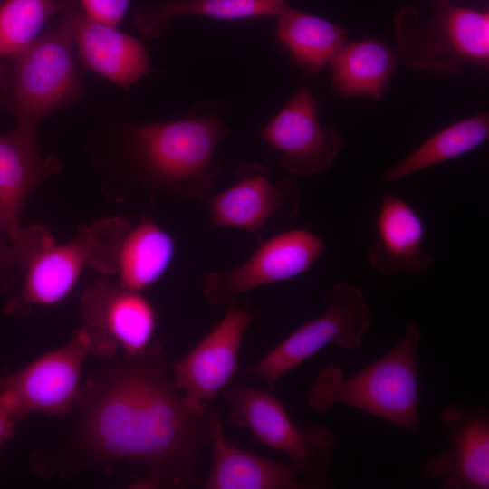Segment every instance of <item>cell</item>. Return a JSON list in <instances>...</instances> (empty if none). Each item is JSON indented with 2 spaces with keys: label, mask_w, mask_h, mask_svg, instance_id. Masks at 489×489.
Returning a JSON list of instances; mask_svg holds the SVG:
<instances>
[{
  "label": "cell",
  "mask_w": 489,
  "mask_h": 489,
  "mask_svg": "<svg viewBox=\"0 0 489 489\" xmlns=\"http://www.w3.org/2000/svg\"><path fill=\"white\" fill-rule=\"evenodd\" d=\"M76 423L55 449L35 451L34 473L67 478L84 471H110L119 463L145 466L132 487L189 488L221 425L214 407L193 408L174 384L158 341L139 354L102 360L81 385Z\"/></svg>",
  "instance_id": "6da1fadb"
},
{
  "label": "cell",
  "mask_w": 489,
  "mask_h": 489,
  "mask_svg": "<svg viewBox=\"0 0 489 489\" xmlns=\"http://www.w3.org/2000/svg\"><path fill=\"white\" fill-rule=\"evenodd\" d=\"M230 107L205 101L183 119L132 126L127 154L136 181L175 197L206 201L221 173L214 154L229 134L225 116Z\"/></svg>",
  "instance_id": "7a4b0ae2"
},
{
  "label": "cell",
  "mask_w": 489,
  "mask_h": 489,
  "mask_svg": "<svg viewBox=\"0 0 489 489\" xmlns=\"http://www.w3.org/2000/svg\"><path fill=\"white\" fill-rule=\"evenodd\" d=\"M421 330L408 322L398 342L386 354L356 373L345 376L335 365L317 377L307 395L308 404L327 413L340 403L417 435L421 429L418 386V347Z\"/></svg>",
  "instance_id": "3957f363"
},
{
  "label": "cell",
  "mask_w": 489,
  "mask_h": 489,
  "mask_svg": "<svg viewBox=\"0 0 489 489\" xmlns=\"http://www.w3.org/2000/svg\"><path fill=\"white\" fill-rule=\"evenodd\" d=\"M73 43L65 21L23 50L0 59V110L16 125L35 129L46 116L82 93Z\"/></svg>",
  "instance_id": "277c9868"
},
{
  "label": "cell",
  "mask_w": 489,
  "mask_h": 489,
  "mask_svg": "<svg viewBox=\"0 0 489 489\" xmlns=\"http://www.w3.org/2000/svg\"><path fill=\"white\" fill-rule=\"evenodd\" d=\"M398 59L407 66L440 76L461 72L467 64L489 62V12L434 0L430 18L400 7L392 19Z\"/></svg>",
  "instance_id": "5b68a950"
},
{
  "label": "cell",
  "mask_w": 489,
  "mask_h": 489,
  "mask_svg": "<svg viewBox=\"0 0 489 489\" xmlns=\"http://www.w3.org/2000/svg\"><path fill=\"white\" fill-rule=\"evenodd\" d=\"M131 227L123 217L99 218L80 227L71 241L40 248L24 267L23 285L6 301L4 314L22 318L35 306L60 302L87 268L115 275L120 245Z\"/></svg>",
  "instance_id": "8992f818"
},
{
  "label": "cell",
  "mask_w": 489,
  "mask_h": 489,
  "mask_svg": "<svg viewBox=\"0 0 489 489\" xmlns=\"http://www.w3.org/2000/svg\"><path fill=\"white\" fill-rule=\"evenodd\" d=\"M222 396L228 405L229 423L249 429L262 444L285 454L301 469L307 488L332 484L329 468L336 436L331 429L319 425L299 429L269 389L235 384L227 386Z\"/></svg>",
  "instance_id": "52a82bcc"
},
{
  "label": "cell",
  "mask_w": 489,
  "mask_h": 489,
  "mask_svg": "<svg viewBox=\"0 0 489 489\" xmlns=\"http://www.w3.org/2000/svg\"><path fill=\"white\" fill-rule=\"evenodd\" d=\"M326 309L300 325L277 346L246 369L269 390L275 383L323 348L334 343L357 350L371 325L372 312L362 290L350 283H336L325 295Z\"/></svg>",
  "instance_id": "ba28073f"
},
{
  "label": "cell",
  "mask_w": 489,
  "mask_h": 489,
  "mask_svg": "<svg viewBox=\"0 0 489 489\" xmlns=\"http://www.w3.org/2000/svg\"><path fill=\"white\" fill-rule=\"evenodd\" d=\"M79 306L91 355L101 360L119 352L142 353L152 342L157 312L141 292L101 279L85 290Z\"/></svg>",
  "instance_id": "9c48e42d"
},
{
  "label": "cell",
  "mask_w": 489,
  "mask_h": 489,
  "mask_svg": "<svg viewBox=\"0 0 489 489\" xmlns=\"http://www.w3.org/2000/svg\"><path fill=\"white\" fill-rule=\"evenodd\" d=\"M91 355L81 327L62 347L46 352L20 370L0 377V391L14 404L19 420L31 414L64 417L74 409L83 365Z\"/></svg>",
  "instance_id": "30bf717a"
},
{
  "label": "cell",
  "mask_w": 489,
  "mask_h": 489,
  "mask_svg": "<svg viewBox=\"0 0 489 489\" xmlns=\"http://www.w3.org/2000/svg\"><path fill=\"white\" fill-rule=\"evenodd\" d=\"M325 248L321 238L306 229L279 233L259 243L254 253L235 268L204 275L201 292L211 305L226 307L245 292L306 273Z\"/></svg>",
  "instance_id": "8fae6325"
},
{
  "label": "cell",
  "mask_w": 489,
  "mask_h": 489,
  "mask_svg": "<svg viewBox=\"0 0 489 489\" xmlns=\"http://www.w3.org/2000/svg\"><path fill=\"white\" fill-rule=\"evenodd\" d=\"M258 316L252 303L226 306L220 321L186 356L170 363L175 386L193 408H208L229 386L240 369L245 333Z\"/></svg>",
  "instance_id": "7c38bea8"
},
{
  "label": "cell",
  "mask_w": 489,
  "mask_h": 489,
  "mask_svg": "<svg viewBox=\"0 0 489 489\" xmlns=\"http://www.w3.org/2000/svg\"><path fill=\"white\" fill-rule=\"evenodd\" d=\"M256 135L282 153V168L293 176L328 169L344 146L336 129L320 123L317 103L303 85Z\"/></svg>",
  "instance_id": "4fadbf2b"
},
{
  "label": "cell",
  "mask_w": 489,
  "mask_h": 489,
  "mask_svg": "<svg viewBox=\"0 0 489 489\" xmlns=\"http://www.w3.org/2000/svg\"><path fill=\"white\" fill-rule=\"evenodd\" d=\"M302 197L301 190L292 179L273 183L264 166L241 164L234 183L206 200L211 216L210 227L245 231L253 234L259 244L266 222L274 215L294 216Z\"/></svg>",
  "instance_id": "5bb4252c"
},
{
  "label": "cell",
  "mask_w": 489,
  "mask_h": 489,
  "mask_svg": "<svg viewBox=\"0 0 489 489\" xmlns=\"http://www.w3.org/2000/svg\"><path fill=\"white\" fill-rule=\"evenodd\" d=\"M440 418L447 429L449 451L431 457L425 467L444 489H488L489 414L460 403L446 407Z\"/></svg>",
  "instance_id": "9a60e30c"
},
{
  "label": "cell",
  "mask_w": 489,
  "mask_h": 489,
  "mask_svg": "<svg viewBox=\"0 0 489 489\" xmlns=\"http://www.w3.org/2000/svg\"><path fill=\"white\" fill-rule=\"evenodd\" d=\"M61 169L54 156H42L34 129L16 125L9 133L0 132V216L9 244L26 233L21 216L33 192Z\"/></svg>",
  "instance_id": "2e32d148"
},
{
  "label": "cell",
  "mask_w": 489,
  "mask_h": 489,
  "mask_svg": "<svg viewBox=\"0 0 489 489\" xmlns=\"http://www.w3.org/2000/svg\"><path fill=\"white\" fill-rule=\"evenodd\" d=\"M62 18L82 63L125 91L150 72L143 43L117 27L93 22L66 0Z\"/></svg>",
  "instance_id": "e0dca14e"
},
{
  "label": "cell",
  "mask_w": 489,
  "mask_h": 489,
  "mask_svg": "<svg viewBox=\"0 0 489 489\" xmlns=\"http://www.w3.org/2000/svg\"><path fill=\"white\" fill-rule=\"evenodd\" d=\"M376 242L368 250L371 266L379 273L395 276L426 274L434 263L423 250L424 223L417 211L402 198L382 197L376 220Z\"/></svg>",
  "instance_id": "ac0fdd59"
},
{
  "label": "cell",
  "mask_w": 489,
  "mask_h": 489,
  "mask_svg": "<svg viewBox=\"0 0 489 489\" xmlns=\"http://www.w3.org/2000/svg\"><path fill=\"white\" fill-rule=\"evenodd\" d=\"M211 448L210 472L204 489H305L301 469L292 462L279 463L235 446L216 430Z\"/></svg>",
  "instance_id": "d6986e66"
},
{
  "label": "cell",
  "mask_w": 489,
  "mask_h": 489,
  "mask_svg": "<svg viewBox=\"0 0 489 489\" xmlns=\"http://www.w3.org/2000/svg\"><path fill=\"white\" fill-rule=\"evenodd\" d=\"M398 55L384 42L347 43L331 60V85L344 97L380 100L388 89Z\"/></svg>",
  "instance_id": "ffe728a7"
},
{
  "label": "cell",
  "mask_w": 489,
  "mask_h": 489,
  "mask_svg": "<svg viewBox=\"0 0 489 489\" xmlns=\"http://www.w3.org/2000/svg\"><path fill=\"white\" fill-rule=\"evenodd\" d=\"M176 253L173 236L152 218H142L124 236L117 256L118 283L142 292L160 280Z\"/></svg>",
  "instance_id": "44dd1931"
},
{
  "label": "cell",
  "mask_w": 489,
  "mask_h": 489,
  "mask_svg": "<svg viewBox=\"0 0 489 489\" xmlns=\"http://www.w3.org/2000/svg\"><path fill=\"white\" fill-rule=\"evenodd\" d=\"M289 6L287 0H160L139 6L134 14L137 28L148 37L161 36L169 20L204 16L237 20L276 17Z\"/></svg>",
  "instance_id": "7402d4cb"
},
{
  "label": "cell",
  "mask_w": 489,
  "mask_h": 489,
  "mask_svg": "<svg viewBox=\"0 0 489 489\" xmlns=\"http://www.w3.org/2000/svg\"><path fill=\"white\" fill-rule=\"evenodd\" d=\"M277 35L302 70L317 72L348 43V31L288 6L276 17Z\"/></svg>",
  "instance_id": "603a6c76"
},
{
  "label": "cell",
  "mask_w": 489,
  "mask_h": 489,
  "mask_svg": "<svg viewBox=\"0 0 489 489\" xmlns=\"http://www.w3.org/2000/svg\"><path fill=\"white\" fill-rule=\"evenodd\" d=\"M489 137V115L485 112L461 120L425 140L417 149L388 169L381 179L398 181L414 173L456 158L484 143Z\"/></svg>",
  "instance_id": "cb8c5ba5"
},
{
  "label": "cell",
  "mask_w": 489,
  "mask_h": 489,
  "mask_svg": "<svg viewBox=\"0 0 489 489\" xmlns=\"http://www.w3.org/2000/svg\"><path fill=\"white\" fill-rule=\"evenodd\" d=\"M66 0H2L0 3V59L33 43L43 25L61 14Z\"/></svg>",
  "instance_id": "d4e9b609"
},
{
  "label": "cell",
  "mask_w": 489,
  "mask_h": 489,
  "mask_svg": "<svg viewBox=\"0 0 489 489\" xmlns=\"http://www.w3.org/2000/svg\"><path fill=\"white\" fill-rule=\"evenodd\" d=\"M82 12L90 20L117 27L124 17L129 0H78Z\"/></svg>",
  "instance_id": "484cf974"
},
{
  "label": "cell",
  "mask_w": 489,
  "mask_h": 489,
  "mask_svg": "<svg viewBox=\"0 0 489 489\" xmlns=\"http://www.w3.org/2000/svg\"><path fill=\"white\" fill-rule=\"evenodd\" d=\"M4 225L0 216V295L5 293L15 282L16 271L21 270L19 250L15 245L5 244Z\"/></svg>",
  "instance_id": "4316f807"
},
{
  "label": "cell",
  "mask_w": 489,
  "mask_h": 489,
  "mask_svg": "<svg viewBox=\"0 0 489 489\" xmlns=\"http://www.w3.org/2000/svg\"><path fill=\"white\" fill-rule=\"evenodd\" d=\"M19 422L13 402L5 393L0 391V446L12 437Z\"/></svg>",
  "instance_id": "83f0119b"
}]
</instances>
